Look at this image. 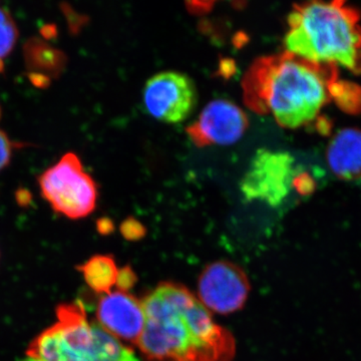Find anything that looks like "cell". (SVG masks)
<instances>
[{
  "instance_id": "10",
  "label": "cell",
  "mask_w": 361,
  "mask_h": 361,
  "mask_svg": "<svg viewBox=\"0 0 361 361\" xmlns=\"http://www.w3.org/2000/svg\"><path fill=\"white\" fill-rule=\"evenodd\" d=\"M97 323L116 338L137 343L145 327L142 302L128 292L103 294L97 307Z\"/></svg>"
},
{
  "instance_id": "9",
  "label": "cell",
  "mask_w": 361,
  "mask_h": 361,
  "mask_svg": "<svg viewBox=\"0 0 361 361\" xmlns=\"http://www.w3.org/2000/svg\"><path fill=\"white\" fill-rule=\"evenodd\" d=\"M248 125L241 108L228 99H218L207 104L186 132L196 146H226L238 142Z\"/></svg>"
},
{
  "instance_id": "11",
  "label": "cell",
  "mask_w": 361,
  "mask_h": 361,
  "mask_svg": "<svg viewBox=\"0 0 361 361\" xmlns=\"http://www.w3.org/2000/svg\"><path fill=\"white\" fill-rule=\"evenodd\" d=\"M327 163L339 179L351 180L361 178V130L342 129L329 142Z\"/></svg>"
},
{
  "instance_id": "12",
  "label": "cell",
  "mask_w": 361,
  "mask_h": 361,
  "mask_svg": "<svg viewBox=\"0 0 361 361\" xmlns=\"http://www.w3.org/2000/svg\"><path fill=\"white\" fill-rule=\"evenodd\" d=\"M85 282L97 293H110L116 283L118 270L115 261L109 256H94L80 267Z\"/></svg>"
},
{
  "instance_id": "6",
  "label": "cell",
  "mask_w": 361,
  "mask_h": 361,
  "mask_svg": "<svg viewBox=\"0 0 361 361\" xmlns=\"http://www.w3.org/2000/svg\"><path fill=\"white\" fill-rule=\"evenodd\" d=\"M293 163L290 154L259 149L240 184L244 198L280 205L293 188Z\"/></svg>"
},
{
  "instance_id": "8",
  "label": "cell",
  "mask_w": 361,
  "mask_h": 361,
  "mask_svg": "<svg viewBox=\"0 0 361 361\" xmlns=\"http://www.w3.org/2000/svg\"><path fill=\"white\" fill-rule=\"evenodd\" d=\"M250 291L244 271L229 261L207 266L199 280V296L206 308L229 314L243 307Z\"/></svg>"
},
{
  "instance_id": "17",
  "label": "cell",
  "mask_w": 361,
  "mask_h": 361,
  "mask_svg": "<svg viewBox=\"0 0 361 361\" xmlns=\"http://www.w3.org/2000/svg\"><path fill=\"white\" fill-rule=\"evenodd\" d=\"M135 278L134 273H133L129 268H125V269H123L122 271H118L116 283H118V287H121V289H122L123 291V287L129 288V287L132 286V285L135 283Z\"/></svg>"
},
{
  "instance_id": "3",
  "label": "cell",
  "mask_w": 361,
  "mask_h": 361,
  "mask_svg": "<svg viewBox=\"0 0 361 361\" xmlns=\"http://www.w3.org/2000/svg\"><path fill=\"white\" fill-rule=\"evenodd\" d=\"M360 20V11L346 2L296 4L288 16L285 51L361 75Z\"/></svg>"
},
{
  "instance_id": "13",
  "label": "cell",
  "mask_w": 361,
  "mask_h": 361,
  "mask_svg": "<svg viewBox=\"0 0 361 361\" xmlns=\"http://www.w3.org/2000/svg\"><path fill=\"white\" fill-rule=\"evenodd\" d=\"M331 101L348 114H358L361 111V87L349 82L337 80L330 89Z\"/></svg>"
},
{
  "instance_id": "5",
  "label": "cell",
  "mask_w": 361,
  "mask_h": 361,
  "mask_svg": "<svg viewBox=\"0 0 361 361\" xmlns=\"http://www.w3.org/2000/svg\"><path fill=\"white\" fill-rule=\"evenodd\" d=\"M42 197L56 212L70 219L89 216L97 205V190L78 157L68 153L40 176Z\"/></svg>"
},
{
  "instance_id": "16",
  "label": "cell",
  "mask_w": 361,
  "mask_h": 361,
  "mask_svg": "<svg viewBox=\"0 0 361 361\" xmlns=\"http://www.w3.org/2000/svg\"><path fill=\"white\" fill-rule=\"evenodd\" d=\"M293 188H295L299 194L308 195L314 190V180L305 173L296 175L293 180Z\"/></svg>"
},
{
  "instance_id": "15",
  "label": "cell",
  "mask_w": 361,
  "mask_h": 361,
  "mask_svg": "<svg viewBox=\"0 0 361 361\" xmlns=\"http://www.w3.org/2000/svg\"><path fill=\"white\" fill-rule=\"evenodd\" d=\"M13 154V145L6 133L0 130V171L6 167Z\"/></svg>"
},
{
  "instance_id": "14",
  "label": "cell",
  "mask_w": 361,
  "mask_h": 361,
  "mask_svg": "<svg viewBox=\"0 0 361 361\" xmlns=\"http://www.w3.org/2000/svg\"><path fill=\"white\" fill-rule=\"evenodd\" d=\"M18 32L16 23L6 9L0 7V65L6 58L18 40Z\"/></svg>"
},
{
  "instance_id": "7",
  "label": "cell",
  "mask_w": 361,
  "mask_h": 361,
  "mask_svg": "<svg viewBox=\"0 0 361 361\" xmlns=\"http://www.w3.org/2000/svg\"><path fill=\"white\" fill-rule=\"evenodd\" d=\"M142 101L149 115L156 120L178 123L187 120L196 108L197 90L187 75L163 71L147 82Z\"/></svg>"
},
{
  "instance_id": "1",
  "label": "cell",
  "mask_w": 361,
  "mask_h": 361,
  "mask_svg": "<svg viewBox=\"0 0 361 361\" xmlns=\"http://www.w3.org/2000/svg\"><path fill=\"white\" fill-rule=\"evenodd\" d=\"M145 327L137 344L149 361H231L235 341L186 287L159 284L142 302Z\"/></svg>"
},
{
  "instance_id": "4",
  "label": "cell",
  "mask_w": 361,
  "mask_h": 361,
  "mask_svg": "<svg viewBox=\"0 0 361 361\" xmlns=\"http://www.w3.org/2000/svg\"><path fill=\"white\" fill-rule=\"evenodd\" d=\"M20 361H140L96 322L80 301L59 304L56 322L35 337Z\"/></svg>"
},
{
  "instance_id": "2",
  "label": "cell",
  "mask_w": 361,
  "mask_h": 361,
  "mask_svg": "<svg viewBox=\"0 0 361 361\" xmlns=\"http://www.w3.org/2000/svg\"><path fill=\"white\" fill-rule=\"evenodd\" d=\"M338 68L284 51L252 63L242 82L244 102L257 114H271L281 127L297 129L315 120L331 101Z\"/></svg>"
}]
</instances>
